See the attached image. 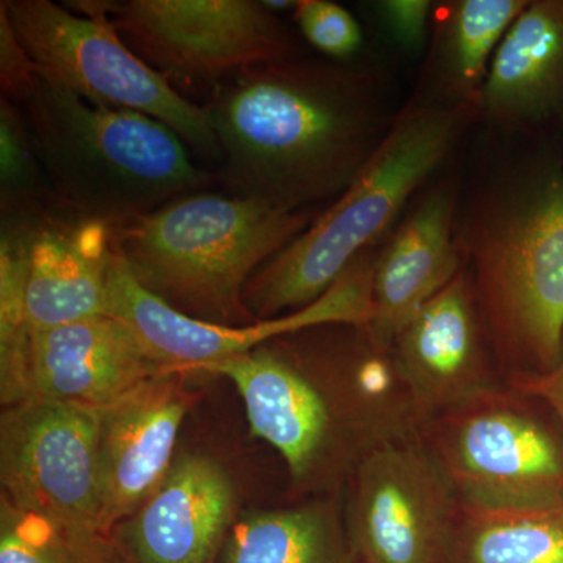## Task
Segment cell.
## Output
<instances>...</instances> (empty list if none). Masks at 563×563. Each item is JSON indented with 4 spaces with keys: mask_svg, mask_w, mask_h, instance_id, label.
I'll list each match as a JSON object with an SVG mask.
<instances>
[{
    "mask_svg": "<svg viewBox=\"0 0 563 563\" xmlns=\"http://www.w3.org/2000/svg\"><path fill=\"white\" fill-rule=\"evenodd\" d=\"M0 563H132L114 533L0 498Z\"/></svg>",
    "mask_w": 563,
    "mask_h": 563,
    "instance_id": "603a6c76",
    "label": "cell"
},
{
    "mask_svg": "<svg viewBox=\"0 0 563 563\" xmlns=\"http://www.w3.org/2000/svg\"><path fill=\"white\" fill-rule=\"evenodd\" d=\"M187 374L163 373L101 409L102 531L114 533L172 472L180 428L192 402Z\"/></svg>",
    "mask_w": 563,
    "mask_h": 563,
    "instance_id": "9a60e30c",
    "label": "cell"
},
{
    "mask_svg": "<svg viewBox=\"0 0 563 563\" xmlns=\"http://www.w3.org/2000/svg\"><path fill=\"white\" fill-rule=\"evenodd\" d=\"M444 563H563V501L526 507L461 503Z\"/></svg>",
    "mask_w": 563,
    "mask_h": 563,
    "instance_id": "7402d4cb",
    "label": "cell"
},
{
    "mask_svg": "<svg viewBox=\"0 0 563 563\" xmlns=\"http://www.w3.org/2000/svg\"><path fill=\"white\" fill-rule=\"evenodd\" d=\"M0 180L3 217L57 202L41 169L20 109L3 98H0Z\"/></svg>",
    "mask_w": 563,
    "mask_h": 563,
    "instance_id": "d4e9b609",
    "label": "cell"
},
{
    "mask_svg": "<svg viewBox=\"0 0 563 563\" xmlns=\"http://www.w3.org/2000/svg\"><path fill=\"white\" fill-rule=\"evenodd\" d=\"M99 435L101 410L43 398L3 407V498L21 509L102 531Z\"/></svg>",
    "mask_w": 563,
    "mask_h": 563,
    "instance_id": "7c38bea8",
    "label": "cell"
},
{
    "mask_svg": "<svg viewBox=\"0 0 563 563\" xmlns=\"http://www.w3.org/2000/svg\"><path fill=\"white\" fill-rule=\"evenodd\" d=\"M455 235V196L439 185L415 202L374 262L372 318L365 329L377 347L395 336L424 303L462 272Z\"/></svg>",
    "mask_w": 563,
    "mask_h": 563,
    "instance_id": "ac0fdd59",
    "label": "cell"
},
{
    "mask_svg": "<svg viewBox=\"0 0 563 563\" xmlns=\"http://www.w3.org/2000/svg\"><path fill=\"white\" fill-rule=\"evenodd\" d=\"M13 103L55 201L84 217L124 224L217 180L146 114L92 106L40 76Z\"/></svg>",
    "mask_w": 563,
    "mask_h": 563,
    "instance_id": "5b68a950",
    "label": "cell"
},
{
    "mask_svg": "<svg viewBox=\"0 0 563 563\" xmlns=\"http://www.w3.org/2000/svg\"><path fill=\"white\" fill-rule=\"evenodd\" d=\"M202 109L220 144L217 180L284 210L335 201L393 122L372 73L301 54L233 74Z\"/></svg>",
    "mask_w": 563,
    "mask_h": 563,
    "instance_id": "6da1fadb",
    "label": "cell"
},
{
    "mask_svg": "<svg viewBox=\"0 0 563 563\" xmlns=\"http://www.w3.org/2000/svg\"><path fill=\"white\" fill-rule=\"evenodd\" d=\"M363 252L346 273L317 301L272 320L246 325L199 321L173 309L147 291L114 252L109 277L107 314L131 325L155 361L174 372L196 373L211 363L250 354L265 343L325 325L366 328L372 318L374 262Z\"/></svg>",
    "mask_w": 563,
    "mask_h": 563,
    "instance_id": "30bf717a",
    "label": "cell"
},
{
    "mask_svg": "<svg viewBox=\"0 0 563 563\" xmlns=\"http://www.w3.org/2000/svg\"><path fill=\"white\" fill-rule=\"evenodd\" d=\"M292 16L307 43L321 54L346 60L361 51V25L339 3L331 0H298Z\"/></svg>",
    "mask_w": 563,
    "mask_h": 563,
    "instance_id": "484cf974",
    "label": "cell"
},
{
    "mask_svg": "<svg viewBox=\"0 0 563 563\" xmlns=\"http://www.w3.org/2000/svg\"><path fill=\"white\" fill-rule=\"evenodd\" d=\"M390 357L421 426L501 385L468 269L404 325Z\"/></svg>",
    "mask_w": 563,
    "mask_h": 563,
    "instance_id": "4fadbf2b",
    "label": "cell"
},
{
    "mask_svg": "<svg viewBox=\"0 0 563 563\" xmlns=\"http://www.w3.org/2000/svg\"><path fill=\"white\" fill-rule=\"evenodd\" d=\"M506 377L553 369L563 352V165L547 158L501 181L459 239Z\"/></svg>",
    "mask_w": 563,
    "mask_h": 563,
    "instance_id": "3957f363",
    "label": "cell"
},
{
    "mask_svg": "<svg viewBox=\"0 0 563 563\" xmlns=\"http://www.w3.org/2000/svg\"><path fill=\"white\" fill-rule=\"evenodd\" d=\"M169 84L210 87L299 54L279 14L255 0H79Z\"/></svg>",
    "mask_w": 563,
    "mask_h": 563,
    "instance_id": "9c48e42d",
    "label": "cell"
},
{
    "mask_svg": "<svg viewBox=\"0 0 563 563\" xmlns=\"http://www.w3.org/2000/svg\"><path fill=\"white\" fill-rule=\"evenodd\" d=\"M217 563H362L333 495L236 518Z\"/></svg>",
    "mask_w": 563,
    "mask_h": 563,
    "instance_id": "ffe728a7",
    "label": "cell"
},
{
    "mask_svg": "<svg viewBox=\"0 0 563 563\" xmlns=\"http://www.w3.org/2000/svg\"><path fill=\"white\" fill-rule=\"evenodd\" d=\"M166 372L174 369L109 314L32 333V398L101 410Z\"/></svg>",
    "mask_w": 563,
    "mask_h": 563,
    "instance_id": "e0dca14e",
    "label": "cell"
},
{
    "mask_svg": "<svg viewBox=\"0 0 563 563\" xmlns=\"http://www.w3.org/2000/svg\"><path fill=\"white\" fill-rule=\"evenodd\" d=\"M329 329L280 336L196 372L233 384L252 435L279 453L292 490L310 496L339 492L366 455L421 428L390 351L363 328Z\"/></svg>",
    "mask_w": 563,
    "mask_h": 563,
    "instance_id": "7a4b0ae2",
    "label": "cell"
},
{
    "mask_svg": "<svg viewBox=\"0 0 563 563\" xmlns=\"http://www.w3.org/2000/svg\"><path fill=\"white\" fill-rule=\"evenodd\" d=\"M263 5L272 10L273 13L279 14L280 11H295L298 0H263Z\"/></svg>",
    "mask_w": 563,
    "mask_h": 563,
    "instance_id": "f546056e",
    "label": "cell"
},
{
    "mask_svg": "<svg viewBox=\"0 0 563 563\" xmlns=\"http://www.w3.org/2000/svg\"><path fill=\"white\" fill-rule=\"evenodd\" d=\"M312 210L195 191L114 225L133 277L180 313L220 325L255 322L244 303L254 274L313 222Z\"/></svg>",
    "mask_w": 563,
    "mask_h": 563,
    "instance_id": "8992f818",
    "label": "cell"
},
{
    "mask_svg": "<svg viewBox=\"0 0 563 563\" xmlns=\"http://www.w3.org/2000/svg\"><path fill=\"white\" fill-rule=\"evenodd\" d=\"M25 254V312L31 332L103 317L114 225L54 202L3 217Z\"/></svg>",
    "mask_w": 563,
    "mask_h": 563,
    "instance_id": "5bb4252c",
    "label": "cell"
},
{
    "mask_svg": "<svg viewBox=\"0 0 563 563\" xmlns=\"http://www.w3.org/2000/svg\"><path fill=\"white\" fill-rule=\"evenodd\" d=\"M506 385L531 396L553 412L563 431V352L553 369L539 374H515L506 377Z\"/></svg>",
    "mask_w": 563,
    "mask_h": 563,
    "instance_id": "f1b7e54d",
    "label": "cell"
},
{
    "mask_svg": "<svg viewBox=\"0 0 563 563\" xmlns=\"http://www.w3.org/2000/svg\"><path fill=\"white\" fill-rule=\"evenodd\" d=\"M38 77L32 58L11 29L9 18L0 9V87L2 98L14 102Z\"/></svg>",
    "mask_w": 563,
    "mask_h": 563,
    "instance_id": "83f0119b",
    "label": "cell"
},
{
    "mask_svg": "<svg viewBox=\"0 0 563 563\" xmlns=\"http://www.w3.org/2000/svg\"><path fill=\"white\" fill-rule=\"evenodd\" d=\"M479 114L473 103L446 101L410 103L399 111L343 195L254 274L244 291L252 317L272 320L320 299L391 231Z\"/></svg>",
    "mask_w": 563,
    "mask_h": 563,
    "instance_id": "277c9868",
    "label": "cell"
},
{
    "mask_svg": "<svg viewBox=\"0 0 563 563\" xmlns=\"http://www.w3.org/2000/svg\"><path fill=\"white\" fill-rule=\"evenodd\" d=\"M343 515L362 563H444L461 499L421 432L366 455Z\"/></svg>",
    "mask_w": 563,
    "mask_h": 563,
    "instance_id": "8fae6325",
    "label": "cell"
},
{
    "mask_svg": "<svg viewBox=\"0 0 563 563\" xmlns=\"http://www.w3.org/2000/svg\"><path fill=\"white\" fill-rule=\"evenodd\" d=\"M481 114L529 131L563 120V0H529L493 58Z\"/></svg>",
    "mask_w": 563,
    "mask_h": 563,
    "instance_id": "d6986e66",
    "label": "cell"
},
{
    "mask_svg": "<svg viewBox=\"0 0 563 563\" xmlns=\"http://www.w3.org/2000/svg\"><path fill=\"white\" fill-rule=\"evenodd\" d=\"M31 352L24 246L16 231L3 225L0 244V396L3 407L32 398Z\"/></svg>",
    "mask_w": 563,
    "mask_h": 563,
    "instance_id": "cb8c5ba5",
    "label": "cell"
},
{
    "mask_svg": "<svg viewBox=\"0 0 563 563\" xmlns=\"http://www.w3.org/2000/svg\"><path fill=\"white\" fill-rule=\"evenodd\" d=\"M0 9L44 80L92 106L154 118L188 150L220 165V144L202 106L141 60L101 14L51 0H3Z\"/></svg>",
    "mask_w": 563,
    "mask_h": 563,
    "instance_id": "52a82bcc",
    "label": "cell"
},
{
    "mask_svg": "<svg viewBox=\"0 0 563 563\" xmlns=\"http://www.w3.org/2000/svg\"><path fill=\"white\" fill-rule=\"evenodd\" d=\"M236 509L229 470L209 454H184L114 537L132 563H214Z\"/></svg>",
    "mask_w": 563,
    "mask_h": 563,
    "instance_id": "2e32d148",
    "label": "cell"
},
{
    "mask_svg": "<svg viewBox=\"0 0 563 563\" xmlns=\"http://www.w3.org/2000/svg\"><path fill=\"white\" fill-rule=\"evenodd\" d=\"M532 402L501 384L421 426L461 503L526 507L563 501V431Z\"/></svg>",
    "mask_w": 563,
    "mask_h": 563,
    "instance_id": "ba28073f",
    "label": "cell"
},
{
    "mask_svg": "<svg viewBox=\"0 0 563 563\" xmlns=\"http://www.w3.org/2000/svg\"><path fill=\"white\" fill-rule=\"evenodd\" d=\"M529 0H455L437 16L433 73L446 102L481 99L493 58Z\"/></svg>",
    "mask_w": 563,
    "mask_h": 563,
    "instance_id": "44dd1931",
    "label": "cell"
},
{
    "mask_svg": "<svg viewBox=\"0 0 563 563\" xmlns=\"http://www.w3.org/2000/svg\"><path fill=\"white\" fill-rule=\"evenodd\" d=\"M369 9L379 21L388 38L407 55L420 54L428 41L433 20V7L429 0H379Z\"/></svg>",
    "mask_w": 563,
    "mask_h": 563,
    "instance_id": "4316f807",
    "label": "cell"
}]
</instances>
